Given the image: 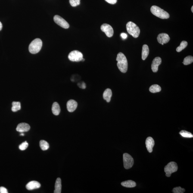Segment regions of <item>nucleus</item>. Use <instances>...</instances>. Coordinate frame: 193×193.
I'll return each instance as SVG.
<instances>
[{
    "mask_svg": "<svg viewBox=\"0 0 193 193\" xmlns=\"http://www.w3.org/2000/svg\"><path fill=\"white\" fill-rule=\"evenodd\" d=\"M2 23L0 22V30H1L2 28Z\"/></svg>",
    "mask_w": 193,
    "mask_h": 193,
    "instance_id": "nucleus-34",
    "label": "nucleus"
},
{
    "mask_svg": "<svg viewBox=\"0 0 193 193\" xmlns=\"http://www.w3.org/2000/svg\"><path fill=\"white\" fill-rule=\"evenodd\" d=\"M178 169V166L176 163L174 162H170L165 167L164 171L166 173V176L167 177H169L172 173L177 171Z\"/></svg>",
    "mask_w": 193,
    "mask_h": 193,
    "instance_id": "nucleus-5",
    "label": "nucleus"
},
{
    "mask_svg": "<svg viewBox=\"0 0 193 193\" xmlns=\"http://www.w3.org/2000/svg\"><path fill=\"white\" fill-rule=\"evenodd\" d=\"M8 190L3 187H0V193H8Z\"/></svg>",
    "mask_w": 193,
    "mask_h": 193,
    "instance_id": "nucleus-30",
    "label": "nucleus"
},
{
    "mask_svg": "<svg viewBox=\"0 0 193 193\" xmlns=\"http://www.w3.org/2000/svg\"><path fill=\"white\" fill-rule=\"evenodd\" d=\"M124 167L126 169H130L133 166L134 160L133 157L127 153H125L123 154Z\"/></svg>",
    "mask_w": 193,
    "mask_h": 193,
    "instance_id": "nucleus-6",
    "label": "nucleus"
},
{
    "mask_svg": "<svg viewBox=\"0 0 193 193\" xmlns=\"http://www.w3.org/2000/svg\"><path fill=\"white\" fill-rule=\"evenodd\" d=\"M151 11L154 15L160 19H167L169 17L168 13L157 6H152L151 7Z\"/></svg>",
    "mask_w": 193,
    "mask_h": 193,
    "instance_id": "nucleus-2",
    "label": "nucleus"
},
{
    "mask_svg": "<svg viewBox=\"0 0 193 193\" xmlns=\"http://www.w3.org/2000/svg\"><path fill=\"white\" fill-rule=\"evenodd\" d=\"M28 146V144L26 142V141L23 142L21 145L19 146V148L20 150L22 151H24V150H26Z\"/></svg>",
    "mask_w": 193,
    "mask_h": 193,
    "instance_id": "nucleus-29",
    "label": "nucleus"
},
{
    "mask_svg": "<svg viewBox=\"0 0 193 193\" xmlns=\"http://www.w3.org/2000/svg\"><path fill=\"white\" fill-rule=\"evenodd\" d=\"M39 145L41 149L43 151L47 150L49 148V145L48 143L43 140L40 141Z\"/></svg>",
    "mask_w": 193,
    "mask_h": 193,
    "instance_id": "nucleus-23",
    "label": "nucleus"
},
{
    "mask_svg": "<svg viewBox=\"0 0 193 193\" xmlns=\"http://www.w3.org/2000/svg\"><path fill=\"white\" fill-rule=\"evenodd\" d=\"M121 184L122 186L127 188H133L136 186V183L135 181L131 180L124 181Z\"/></svg>",
    "mask_w": 193,
    "mask_h": 193,
    "instance_id": "nucleus-17",
    "label": "nucleus"
},
{
    "mask_svg": "<svg viewBox=\"0 0 193 193\" xmlns=\"http://www.w3.org/2000/svg\"><path fill=\"white\" fill-rule=\"evenodd\" d=\"M61 180L60 178H58L56 180L55 185V190L54 193H60L61 192Z\"/></svg>",
    "mask_w": 193,
    "mask_h": 193,
    "instance_id": "nucleus-19",
    "label": "nucleus"
},
{
    "mask_svg": "<svg viewBox=\"0 0 193 193\" xmlns=\"http://www.w3.org/2000/svg\"><path fill=\"white\" fill-rule=\"evenodd\" d=\"M82 88H83V89H85V88H86V86H85V84L84 83V82H83V84H82Z\"/></svg>",
    "mask_w": 193,
    "mask_h": 193,
    "instance_id": "nucleus-33",
    "label": "nucleus"
},
{
    "mask_svg": "<svg viewBox=\"0 0 193 193\" xmlns=\"http://www.w3.org/2000/svg\"><path fill=\"white\" fill-rule=\"evenodd\" d=\"M121 36L122 37V38L124 39H126L127 37V35L125 33H122L121 34Z\"/></svg>",
    "mask_w": 193,
    "mask_h": 193,
    "instance_id": "nucleus-32",
    "label": "nucleus"
},
{
    "mask_svg": "<svg viewBox=\"0 0 193 193\" xmlns=\"http://www.w3.org/2000/svg\"><path fill=\"white\" fill-rule=\"evenodd\" d=\"M77 103L75 100H70L68 102L67 107L68 110L70 112H72L77 108Z\"/></svg>",
    "mask_w": 193,
    "mask_h": 193,
    "instance_id": "nucleus-13",
    "label": "nucleus"
},
{
    "mask_svg": "<svg viewBox=\"0 0 193 193\" xmlns=\"http://www.w3.org/2000/svg\"><path fill=\"white\" fill-rule=\"evenodd\" d=\"M68 58L70 61L79 62L82 61L83 59V55L80 51L75 50L70 53Z\"/></svg>",
    "mask_w": 193,
    "mask_h": 193,
    "instance_id": "nucleus-7",
    "label": "nucleus"
},
{
    "mask_svg": "<svg viewBox=\"0 0 193 193\" xmlns=\"http://www.w3.org/2000/svg\"><path fill=\"white\" fill-rule=\"evenodd\" d=\"M12 110L13 112H16L21 109V104L19 102H13Z\"/></svg>",
    "mask_w": 193,
    "mask_h": 193,
    "instance_id": "nucleus-22",
    "label": "nucleus"
},
{
    "mask_svg": "<svg viewBox=\"0 0 193 193\" xmlns=\"http://www.w3.org/2000/svg\"><path fill=\"white\" fill-rule=\"evenodd\" d=\"M112 96L111 90L107 88L106 90L103 94V97L104 99L106 100L107 102H110Z\"/></svg>",
    "mask_w": 193,
    "mask_h": 193,
    "instance_id": "nucleus-16",
    "label": "nucleus"
},
{
    "mask_svg": "<svg viewBox=\"0 0 193 193\" xmlns=\"http://www.w3.org/2000/svg\"><path fill=\"white\" fill-rule=\"evenodd\" d=\"M193 62V57L192 56H189L185 57L183 63L185 65H188L191 64Z\"/></svg>",
    "mask_w": 193,
    "mask_h": 193,
    "instance_id": "nucleus-26",
    "label": "nucleus"
},
{
    "mask_svg": "<svg viewBox=\"0 0 193 193\" xmlns=\"http://www.w3.org/2000/svg\"><path fill=\"white\" fill-rule=\"evenodd\" d=\"M188 45V42L186 41H182L180 43V45L178 47L176 48V51L177 52H180L182 50L186 47Z\"/></svg>",
    "mask_w": 193,
    "mask_h": 193,
    "instance_id": "nucleus-25",
    "label": "nucleus"
},
{
    "mask_svg": "<svg viewBox=\"0 0 193 193\" xmlns=\"http://www.w3.org/2000/svg\"><path fill=\"white\" fill-rule=\"evenodd\" d=\"M146 147L149 152H152L153 148L154 145V139L151 137L147 138L146 140Z\"/></svg>",
    "mask_w": 193,
    "mask_h": 193,
    "instance_id": "nucleus-12",
    "label": "nucleus"
},
{
    "mask_svg": "<svg viewBox=\"0 0 193 193\" xmlns=\"http://www.w3.org/2000/svg\"><path fill=\"white\" fill-rule=\"evenodd\" d=\"M42 46V42L39 38L34 40L29 47V52L32 54H36L39 52Z\"/></svg>",
    "mask_w": 193,
    "mask_h": 193,
    "instance_id": "nucleus-4",
    "label": "nucleus"
},
{
    "mask_svg": "<svg viewBox=\"0 0 193 193\" xmlns=\"http://www.w3.org/2000/svg\"><path fill=\"white\" fill-rule=\"evenodd\" d=\"M51 110L53 114L57 116L60 114V109L59 104L58 103L55 102L53 104Z\"/></svg>",
    "mask_w": 193,
    "mask_h": 193,
    "instance_id": "nucleus-18",
    "label": "nucleus"
},
{
    "mask_svg": "<svg viewBox=\"0 0 193 193\" xmlns=\"http://www.w3.org/2000/svg\"><path fill=\"white\" fill-rule=\"evenodd\" d=\"M149 53V49L148 45H143L142 47V60H145L147 58V57Z\"/></svg>",
    "mask_w": 193,
    "mask_h": 193,
    "instance_id": "nucleus-20",
    "label": "nucleus"
},
{
    "mask_svg": "<svg viewBox=\"0 0 193 193\" xmlns=\"http://www.w3.org/2000/svg\"><path fill=\"white\" fill-rule=\"evenodd\" d=\"M106 1L109 3L114 4L117 2V0H105Z\"/></svg>",
    "mask_w": 193,
    "mask_h": 193,
    "instance_id": "nucleus-31",
    "label": "nucleus"
},
{
    "mask_svg": "<svg viewBox=\"0 0 193 193\" xmlns=\"http://www.w3.org/2000/svg\"><path fill=\"white\" fill-rule=\"evenodd\" d=\"M191 11L192 12H193V6L192 7V8H191Z\"/></svg>",
    "mask_w": 193,
    "mask_h": 193,
    "instance_id": "nucleus-36",
    "label": "nucleus"
},
{
    "mask_svg": "<svg viewBox=\"0 0 193 193\" xmlns=\"http://www.w3.org/2000/svg\"><path fill=\"white\" fill-rule=\"evenodd\" d=\"M161 90V87L158 85H151L149 88L150 92L152 93H156L160 92Z\"/></svg>",
    "mask_w": 193,
    "mask_h": 193,
    "instance_id": "nucleus-21",
    "label": "nucleus"
},
{
    "mask_svg": "<svg viewBox=\"0 0 193 193\" xmlns=\"http://www.w3.org/2000/svg\"><path fill=\"white\" fill-rule=\"evenodd\" d=\"M157 40L159 43L160 44H166L168 43L170 40V37L167 34L162 33L158 35Z\"/></svg>",
    "mask_w": 193,
    "mask_h": 193,
    "instance_id": "nucleus-11",
    "label": "nucleus"
},
{
    "mask_svg": "<svg viewBox=\"0 0 193 193\" xmlns=\"http://www.w3.org/2000/svg\"><path fill=\"white\" fill-rule=\"evenodd\" d=\"M126 29L128 33L134 38H137L139 36L140 30L136 24L132 22H129L126 25Z\"/></svg>",
    "mask_w": 193,
    "mask_h": 193,
    "instance_id": "nucleus-3",
    "label": "nucleus"
},
{
    "mask_svg": "<svg viewBox=\"0 0 193 193\" xmlns=\"http://www.w3.org/2000/svg\"><path fill=\"white\" fill-rule=\"evenodd\" d=\"M20 135H22V136H24V134L23 133H22L21 134H20Z\"/></svg>",
    "mask_w": 193,
    "mask_h": 193,
    "instance_id": "nucleus-35",
    "label": "nucleus"
},
{
    "mask_svg": "<svg viewBox=\"0 0 193 193\" xmlns=\"http://www.w3.org/2000/svg\"><path fill=\"white\" fill-rule=\"evenodd\" d=\"M54 20L57 24L61 26V27L67 29L70 27V25H69L68 23L59 16L56 15L54 16Z\"/></svg>",
    "mask_w": 193,
    "mask_h": 193,
    "instance_id": "nucleus-8",
    "label": "nucleus"
},
{
    "mask_svg": "<svg viewBox=\"0 0 193 193\" xmlns=\"http://www.w3.org/2000/svg\"><path fill=\"white\" fill-rule=\"evenodd\" d=\"M70 5L73 7L79 5L80 4V0H70Z\"/></svg>",
    "mask_w": 193,
    "mask_h": 193,
    "instance_id": "nucleus-28",
    "label": "nucleus"
},
{
    "mask_svg": "<svg viewBox=\"0 0 193 193\" xmlns=\"http://www.w3.org/2000/svg\"><path fill=\"white\" fill-rule=\"evenodd\" d=\"M162 60L160 57H156L153 60L151 64V69L154 72H156L158 70V66L161 64Z\"/></svg>",
    "mask_w": 193,
    "mask_h": 193,
    "instance_id": "nucleus-10",
    "label": "nucleus"
},
{
    "mask_svg": "<svg viewBox=\"0 0 193 193\" xmlns=\"http://www.w3.org/2000/svg\"><path fill=\"white\" fill-rule=\"evenodd\" d=\"M101 29L102 32H104L108 37H111L114 33V31L112 27L110 25L104 24L102 25Z\"/></svg>",
    "mask_w": 193,
    "mask_h": 193,
    "instance_id": "nucleus-9",
    "label": "nucleus"
},
{
    "mask_svg": "<svg viewBox=\"0 0 193 193\" xmlns=\"http://www.w3.org/2000/svg\"><path fill=\"white\" fill-rule=\"evenodd\" d=\"M185 190L184 188H181V187H176L173 188V193H183L185 192Z\"/></svg>",
    "mask_w": 193,
    "mask_h": 193,
    "instance_id": "nucleus-27",
    "label": "nucleus"
},
{
    "mask_svg": "<svg viewBox=\"0 0 193 193\" xmlns=\"http://www.w3.org/2000/svg\"><path fill=\"white\" fill-rule=\"evenodd\" d=\"M30 126L28 124L22 123L18 125L16 130L20 132H26L30 130Z\"/></svg>",
    "mask_w": 193,
    "mask_h": 193,
    "instance_id": "nucleus-14",
    "label": "nucleus"
},
{
    "mask_svg": "<svg viewBox=\"0 0 193 193\" xmlns=\"http://www.w3.org/2000/svg\"><path fill=\"white\" fill-rule=\"evenodd\" d=\"M41 184L39 182L36 181H32L29 182L26 185V189L29 190H32L37 189L40 188Z\"/></svg>",
    "mask_w": 193,
    "mask_h": 193,
    "instance_id": "nucleus-15",
    "label": "nucleus"
},
{
    "mask_svg": "<svg viewBox=\"0 0 193 193\" xmlns=\"http://www.w3.org/2000/svg\"><path fill=\"white\" fill-rule=\"evenodd\" d=\"M116 60L117 61V66L121 72L126 73L128 70V62L125 56L123 53L120 52L117 54Z\"/></svg>",
    "mask_w": 193,
    "mask_h": 193,
    "instance_id": "nucleus-1",
    "label": "nucleus"
},
{
    "mask_svg": "<svg viewBox=\"0 0 193 193\" xmlns=\"http://www.w3.org/2000/svg\"><path fill=\"white\" fill-rule=\"evenodd\" d=\"M179 134L183 137L185 138H193V135L189 132L185 130H182L179 132Z\"/></svg>",
    "mask_w": 193,
    "mask_h": 193,
    "instance_id": "nucleus-24",
    "label": "nucleus"
}]
</instances>
